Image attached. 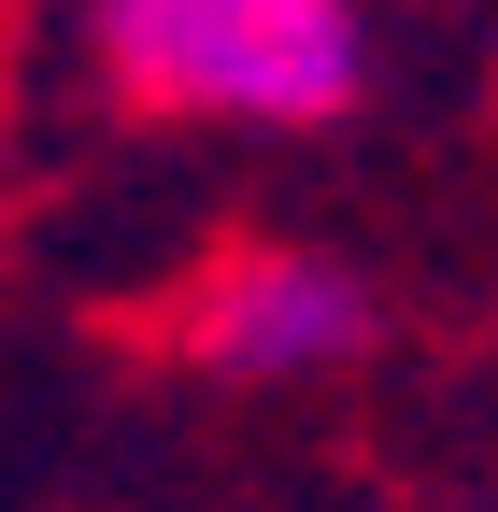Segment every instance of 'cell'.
<instances>
[{
  "instance_id": "obj_1",
  "label": "cell",
  "mask_w": 498,
  "mask_h": 512,
  "mask_svg": "<svg viewBox=\"0 0 498 512\" xmlns=\"http://www.w3.org/2000/svg\"><path fill=\"white\" fill-rule=\"evenodd\" d=\"M100 72L185 128H342L370 100L356 0H100Z\"/></svg>"
},
{
  "instance_id": "obj_2",
  "label": "cell",
  "mask_w": 498,
  "mask_h": 512,
  "mask_svg": "<svg viewBox=\"0 0 498 512\" xmlns=\"http://www.w3.org/2000/svg\"><path fill=\"white\" fill-rule=\"evenodd\" d=\"M385 299H370L342 256H228V271L185 299V356L214 384H314V370H356Z\"/></svg>"
}]
</instances>
